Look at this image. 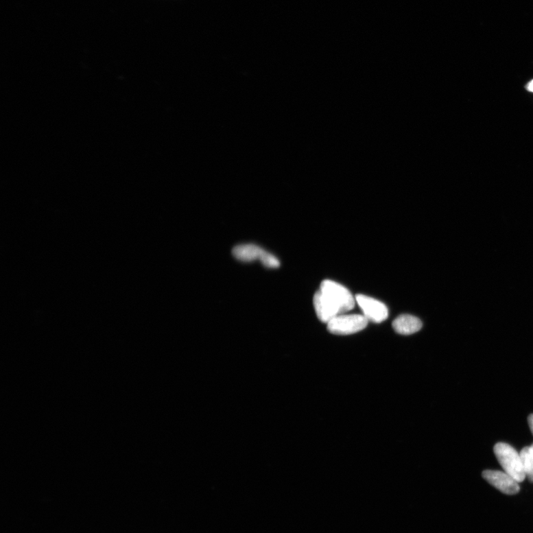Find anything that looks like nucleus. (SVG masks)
Here are the masks:
<instances>
[{
  "mask_svg": "<svg viewBox=\"0 0 533 533\" xmlns=\"http://www.w3.org/2000/svg\"><path fill=\"white\" fill-rule=\"evenodd\" d=\"M265 251L256 245L246 244L238 246L233 248V255L237 259L244 261V263H250V261L255 260L261 261Z\"/></svg>",
  "mask_w": 533,
  "mask_h": 533,
  "instance_id": "nucleus-7",
  "label": "nucleus"
},
{
  "mask_svg": "<svg viewBox=\"0 0 533 533\" xmlns=\"http://www.w3.org/2000/svg\"><path fill=\"white\" fill-rule=\"evenodd\" d=\"M530 453H531V454H532V458H533V445H532L530 447Z\"/></svg>",
  "mask_w": 533,
  "mask_h": 533,
  "instance_id": "nucleus-12",
  "label": "nucleus"
},
{
  "mask_svg": "<svg viewBox=\"0 0 533 533\" xmlns=\"http://www.w3.org/2000/svg\"><path fill=\"white\" fill-rule=\"evenodd\" d=\"M526 89H527L528 91H530V92H532V93H533V80H532V81H530V82L528 84V85H527V86H526Z\"/></svg>",
  "mask_w": 533,
  "mask_h": 533,
  "instance_id": "nucleus-11",
  "label": "nucleus"
},
{
  "mask_svg": "<svg viewBox=\"0 0 533 533\" xmlns=\"http://www.w3.org/2000/svg\"><path fill=\"white\" fill-rule=\"evenodd\" d=\"M261 263L268 268H276L280 265L279 260L268 251H265V254L261 258Z\"/></svg>",
  "mask_w": 533,
  "mask_h": 533,
  "instance_id": "nucleus-9",
  "label": "nucleus"
},
{
  "mask_svg": "<svg viewBox=\"0 0 533 533\" xmlns=\"http://www.w3.org/2000/svg\"><path fill=\"white\" fill-rule=\"evenodd\" d=\"M392 327L399 334L411 335L422 329L423 323L414 316L401 315L392 323Z\"/></svg>",
  "mask_w": 533,
  "mask_h": 533,
  "instance_id": "nucleus-6",
  "label": "nucleus"
},
{
  "mask_svg": "<svg viewBox=\"0 0 533 533\" xmlns=\"http://www.w3.org/2000/svg\"><path fill=\"white\" fill-rule=\"evenodd\" d=\"M494 453L505 473L519 483L525 480L527 477L523 469L520 453L515 449L508 444L499 442L494 446Z\"/></svg>",
  "mask_w": 533,
  "mask_h": 533,
  "instance_id": "nucleus-2",
  "label": "nucleus"
},
{
  "mask_svg": "<svg viewBox=\"0 0 533 533\" xmlns=\"http://www.w3.org/2000/svg\"><path fill=\"white\" fill-rule=\"evenodd\" d=\"M357 304L363 312V315L368 321L381 323L388 319V310L385 304L377 299L364 295L355 297Z\"/></svg>",
  "mask_w": 533,
  "mask_h": 533,
  "instance_id": "nucleus-4",
  "label": "nucleus"
},
{
  "mask_svg": "<svg viewBox=\"0 0 533 533\" xmlns=\"http://www.w3.org/2000/svg\"><path fill=\"white\" fill-rule=\"evenodd\" d=\"M355 302L347 288L331 280L322 282L313 298L316 315L320 321L327 324L335 317L352 310Z\"/></svg>",
  "mask_w": 533,
  "mask_h": 533,
  "instance_id": "nucleus-1",
  "label": "nucleus"
},
{
  "mask_svg": "<svg viewBox=\"0 0 533 533\" xmlns=\"http://www.w3.org/2000/svg\"><path fill=\"white\" fill-rule=\"evenodd\" d=\"M368 323L364 315L343 313L327 323V330L335 335H351L366 329Z\"/></svg>",
  "mask_w": 533,
  "mask_h": 533,
  "instance_id": "nucleus-3",
  "label": "nucleus"
},
{
  "mask_svg": "<svg viewBox=\"0 0 533 533\" xmlns=\"http://www.w3.org/2000/svg\"><path fill=\"white\" fill-rule=\"evenodd\" d=\"M520 456L526 477L530 482H533V458L530 451V447H523L520 452Z\"/></svg>",
  "mask_w": 533,
  "mask_h": 533,
  "instance_id": "nucleus-8",
  "label": "nucleus"
},
{
  "mask_svg": "<svg viewBox=\"0 0 533 533\" xmlns=\"http://www.w3.org/2000/svg\"><path fill=\"white\" fill-rule=\"evenodd\" d=\"M483 478L494 488L507 495H515L520 490L519 482L507 473L499 471H484Z\"/></svg>",
  "mask_w": 533,
  "mask_h": 533,
  "instance_id": "nucleus-5",
  "label": "nucleus"
},
{
  "mask_svg": "<svg viewBox=\"0 0 533 533\" xmlns=\"http://www.w3.org/2000/svg\"><path fill=\"white\" fill-rule=\"evenodd\" d=\"M528 424L531 429V432L533 435V414H530L528 417Z\"/></svg>",
  "mask_w": 533,
  "mask_h": 533,
  "instance_id": "nucleus-10",
  "label": "nucleus"
}]
</instances>
